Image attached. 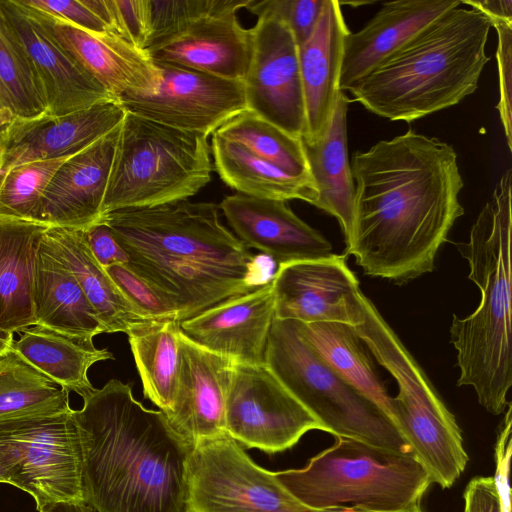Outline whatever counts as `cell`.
<instances>
[{
	"label": "cell",
	"mask_w": 512,
	"mask_h": 512,
	"mask_svg": "<svg viewBox=\"0 0 512 512\" xmlns=\"http://www.w3.org/2000/svg\"><path fill=\"white\" fill-rule=\"evenodd\" d=\"M11 349L30 365L49 377L68 393L83 398L94 391L88 378L89 368L113 359L107 349H98L93 340L82 339L34 325L24 331Z\"/></svg>",
	"instance_id": "obj_30"
},
{
	"label": "cell",
	"mask_w": 512,
	"mask_h": 512,
	"mask_svg": "<svg viewBox=\"0 0 512 512\" xmlns=\"http://www.w3.org/2000/svg\"><path fill=\"white\" fill-rule=\"evenodd\" d=\"M127 336L144 397L168 414L181 365L180 322L148 320L133 327Z\"/></svg>",
	"instance_id": "obj_33"
},
{
	"label": "cell",
	"mask_w": 512,
	"mask_h": 512,
	"mask_svg": "<svg viewBox=\"0 0 512 512\" xmlns=\"http://www.w3.org/2000/svg\"><path fill=\"white\" fill-rule=\"evenodd\" d=\"M461 4L480 11L491 23L495 21L512 23L511 0H469L461 1Z\"/></svg>",
	"instance_id": "obj_46"
},
{
	"label": "cell",
	"mask_w": 512,
	"mask_h": 512,
	"mask_svg": "<svg viewBox=\"0 0 512 512\" xmlns=\"http://www.w3.org/2000/svg\"><path fill=\"white\" fill-rule=\"evenodd\" d=\"M155 63H167L242 82L250 54L249 29L237 12L200 19L144 50Z\"/></svg>",
	"instance_id": "obj_24"
},
{
	"label": "cell",
	"mask_w": 512,
	"mask_h": 512,
	"mask_svg": "<svg viewBox=\"0 0 512 512\" xmlns=\"http://www.w3.org/2000/svg\"><path fill=\"white\" fill-rule=\"evenodd\" d=\"M491 27L480 11L455 7L346 91L390 121L410 123L452 107L478 87L490 60L486 45Z\"/></svg>",
	"instance_id": "obj_4"
},
{
	"label": "cell",
	"mask_w": 512,
	"mask_h": 512,
	"mask_svg": "<svg viewBox=\"0 0 512 512\" xmlns=\"http://www.w3.org/2000/svg\"><path fill=\"white\" fill-rule=\"evenodd\" d=\"M248 3L249 0H152V33L147 47L175 36L200 19L238 12Z\"/></svg>",
	"instance_id": "obj_39"
},
{
	"label": "cell",
	"mask_w": 512,
	"mask_h": 512,
	"mask_svg": "<svg viewBox=\"0 0 512 512\" xmlns=\"http://www.w3.org/2000/svg\"><path fill=\"white\" fill-rule=\"evenodd\" d=\"M504 413L494 448L495 474L493 477L477 476L469 481L463 494L464 512H511L512 406L509 405Z\"/></svg>",
	"instance_id": "obj_38"
},
{
	"label": "cell",
	"mask_w": 512,
	"mask_h": 512,
	"mask_svg": "<svg viewBox=\"0 0 512 512\" xmlns=\"http://www.w3.org/2000/svg\"><path fill=\"white\" fill-rule=\"evenodd\" d=\"M43 222L0 217V330L14 334L36 325L34 279Z\"/></svg>",
	"instance_id": "obj_26"
},
{
	"label": "cell",
	"mask_w": 512,
	"mask_h": 512,
	"mask_svg": "<svg viewBox=\"0 0 512 512\" xmlns=\"http://www.w3.org/2000/svg\"><path fill=\"white\" fill-rule=\"evenodd\" d=\"M511 178L507 169L472 225L469 240L455 244L481 294L476 310L465 318L453 315L450 326L460 371L457 385L471 386L493 415L506 411L512 385Z\"/></svg>",
	"instance_id": "obj_5"
},
{
	"label": "cell",
	"mask_w": 512,
	"mask_h": 512,
	"mask_svg": "<svg viewBox=\"0 0 512 512\" xmlns=\"http://www.w3.org/2000/svg\"><path fill=\"white\" fill-rule=\"evenodd\" d=\"M126 112L117 98L61 117L15 119L0 132V178L25 163L82 151L119 126Z\"/></svg>",
	"instance_id": "obj_17"
},
{
	"label": "cell",
	"mask_w": 512,
	"mask_h": 512,
	"mask_svg": "<svg viewBox=\"0 0 512 512\" xmlns=\"http://www.w3.org/2000/svg\"><path fill=\"white\" fill-rule=\"evenodd\" d=\"M350 100L341 91L324 136L305 145L312 180L317 191L315 207L335 217L345 242L353 222L355 184L348 157L347 111Z\"/></svg>",
	"instance_id": "obj_29"
},
{
	"label": "cell",
	"mask_w": 512,
	"mask_h": 512,
	"mask_svg": "<svg viewBox=\"0 0 512 512\" xmlns=\"http://www.w3.org/2000/svg\"><path fill=\"white\" fill-rule=\"evenodd\" d=\"M346 260V254L332 253L278 265L272 277L275 318L359 325L363 293Z\"/></svg>",
	"instance_id": "obj_15"
},
{
	"label": "cell",
	"mask_w": 512,
	"mask_h": 512,
	"mask_svg": "<svg viewBox=\"0 0 512 512\" xmlns=\"http://www.w3.org/2000/svg\"><path fill=\"white\" fill-rule=\"evenodd\" d=\"M19 459L13 486L35 500L36 509L56 502H85L82 452L73 409L64 414L0 427Z\"/></svg>",
	"instance_id": "obj_13"
},
{
	"label": "cell",
	"mask_w": 512,
	"mask_h": 512,
	"mask_svg": "<svg viewBox=\"0 0 512 512\" xmlns=\"http://www.w3.org/2000/svg\"><path fill=\"white\" fill-rule=\"evenodd\" d=\"M352 229L346 255L371 277L405 283L432 272L464 214V182L453 146L409 129L356 151Z\"/></svg>",
	"instance_id": "obj_1"
},
{
	"label": "cell",
	"mask_w": 512,
	"mask_h": 512,
	"mask_svg": "<svg viewBox=\"0 0 512 512\" xmlns=\"http://www.w3.org/2000/svg\"><path fill=\"white\" fill-rule=\"evenodd\" d=\"M15 120L14 114L0 92V132Z\"/></svg>",
	"instance_id": "obj_49"
},
{
	"label": "cell",
	"mask_w": 512,
	"mask_h": 512,
	"mask_svg": "<svg viewBox=\"0 0 512 512\" xmlns=\"http://www.w3.org/2000/svg\"><path fill=\"white\" fill-rule=\"evenodd\" d=\"M321 512H423L421 507H414L411 509L406 510H399V511H368V510H362V509H355V508H336V509H328Z\"/></svg>",
	"instance_id": "obj_51"
},
{
	"label": "cell",
	"mask_w": 512,
	"mask_h": 512,
	"mask_svg": "<svg viewBox=\"0 0 512 512\" xmlns=\"http://www.w3.org/2000/svg\"><path fill=\"white\" fill-rule=\"evenodd\" d=\"M274 319L271 279L181 321L180 330L196 344L234 363L262 364Z\"/></svg>",
	"instance_id": "obj_18"
},
{
	"label": "cell",
	"mask_w": 512,
	"mask_h": 512,
	"mask_svg": "<svg viewBox=\"0 0 512 512\" xmlns=\"http://www.w3.org/2000/svg\"><path fill=\"white\" fill-rule=\"evenodd\" d=\"M73 417L83 499L96 512H186L191 447L164 412L145 408L129 384L111 379Z\"/></svg>",
	"instance_id": "obj_3"
},
{
	"label": "cell",
	"mask_w": 512,
	"mask_h": 512,
	"mask_svg": "<svg viewBox=\"0 0 512 512\" xmlns=\"http://www.w3.org/2000/svg\"><path fill=\"white\" fill-rule=\"evenodd\" d=\"M44 239L68 266L107 333L127 334L148 321L123 295L105 268L93 256L84 229L50 226Z\"/></svg>",
	"instance_id": "obj_28"
},
{
	"label": "cell",
	"mask_w": 512,
	"mask_h": 512,
	"mask_svg": "<svg viewBox=\"0 0 512 512\" xmlns=\"http://www.w3.org/2000/svg\"><path fill=\"white\" fill-rule=\"evenodd\" d=\"M460 5L459 0H396L383 3L360 30L350 31L345 39L341 91H346L367 75L431 22Z\"/></svg>",
	"instance_id": "obj_23"
},
{
	"label": "cell",
	"mask_w": 512,
	"mask_h": 512,
	"mask_svg": "<svg viewBox=\"0 0 512 512\" xmlns=\"http://www.w3.org/2000/svg\"><path fill=\"white\" fill-rule=\"evenodd\" d=\"M213 166L221 180L239 194L265 199H298L315 205L317 191L313 180L286 174L259 158L244 146L212 135Z\"/></svg>",
	"instance_id": "obj_31"
},
{
	"label": "cell",
	"mask_w": 512,
	"mask_h": 512,
	"mask_svg": "<svg viewBox=\"0 0 512 512\" xmlns=\"http://www.w3.org/2000/svg\"><path fill=\"white\" fill-rule=\"evenodd\" d=\"M326 0H249L246 10L259 16L272 14L292 31L298 47L313 34Z\"/></svg>",
	"instance_id": "obj_41"
},
{
	"label": "cell",
	"mask_w": 512,
	"mask_h": 512,
	"mask_svg": "<svg viewBox=\"0 0 512 512\" xmlns=\"http://www.w3.org/2000/svg\"><path fill=\"white\" fill-rule=\"evenodd\" d=\"M13 341V334L0 330V356L10 351Z\"/></svg>",
	"instance_id": "obj_50"
},
{
	"label": "cell",
	"mask_w": 512,
	"mask_h": 512,
	"mask_svg": "<svg viewBox=\"0 0 512 512\" xmlns=\"http://www.w3.org/2000/svg\"><path fill=\"white\" fill-rule=\"evenodd\" d=\"M264 363L320 422L323 431L412 453L388 415L338 375L304 339L294 321L274 319Z\"/></svg>",
	"instance_id": "obj_8"
},
{
	"label": "cell",
	"mask_w": 512,
	"mask_h": 512,
	"mask_svg": "<svg viewBox=\"0 0 512 512\" xmlns=\"http://www.w3.org/2000/svg\"><path fill=\"white\" fill-rule=\"evenodd\" d=\"M161 82L153 94L118 97L126 111L187 132L213 135L246 110L243 83L167 63H156Z\"/></svg>",
	"instance_id": "obj_14"
},
{
	"label": "cell",
	"mask_w": 512,
	"mask_h": 512,
	"mask_svg": "<svg viewBox=\"0 0 512 512\" xmlns=\"http://www.w3.org/2000/svg\"><path fill=\"white\" fill-rule=\"evenodd\" d=\"M213 167L207 136L127 111L101 215L188 200L211 181Z\"/></svg>",
	"instance_id": "obj_7"
},
{
	"label": "cell",
	"mask_w": 512,
	"mask_h": 512,
	"mask_svg": "<svg viewBox=\"0 0 512 512\" xmlns=\"http://www.w3.org/2000/svg\"><path fill=\"white\" fill-rule=\"evenodd\" d=\"M376 360L398 385V394L392 397L393 423L432 483L450 488L469 460L454 415L402 342L385 345Z\"/></svg>",
	"instance_id": "obj_9"
},
{
	"label": "cell",
	"mask_w": 512,
	"mask_h": 512,
	"mask_svg": "<svg viewBox=\"0 0 512 512\" xmlns=\"http://www.w3.org/2000/svg\"><path fill=\"white\" fill-rule=\"evenodd\" d=\"M0 92L15 119L47 116L40 80L16 33L0 8Z\"/></svg>",
	"instance_id": "obj_36"
},
{
	"label": "cell",
	"mask_w": 512,
	"mask_h": 512,
	"mask_svg": "<svg viewBox=\"0 0 512 512\" xmlns=\"http://www.w3.org/2000/svg\"><path fill=\"white\" fill-rule=\"evenodd\" d=\"M19 469L17 453L7 435L0 430V483L14 484Z\"/></svg>",
	"instance_id": "obj_47"
},
{
	"label": "cell",
	"mask_w": 512,
	"mask_h": 512,
	"mask_svg": "<svg viewBox=\"0 0 512 512\" xmlns=\"http://www.w3.org/2000/svg\"><path fill=\"white\" fill-rule=\"evenodd\" d=\"M24 5L79 28L110 33L101 0H21ZM112 34V33H111Z\"/></svg>",
	"instance_id": "obj_43"
},
{
	"label": "cell",
	"mask_w": 512,
	"mask_h": 512,
	"mask_svg": "<svg viewBox=\"0 0 512 512\" xmlns=\"http://www.w3.org/2000/svg\"><path fill=\"white\" fill-rule=\"evenodd\" d=\"M85 235L93 256L103 268L127 264L128 256L126 252L106 224L98 222L90 226L85 229Z\"/></svg>",
	"instance_id": "obj_45"
},
{
	"label": "cell",
	"mask_w": 512,
	"mask_h": 512,
	"mask_svg": "<svg viewBox=\"0 0 512 512\" xmlns=\"http://www.w3.org/2000/svg\"><path fill=\"white\" fill-rule=\"evenodd\" d=\"M320 422L262 364L234 363L225 399V431L245 448H292Z\"/></svg>",
	"instance_id": "obj_11"
},
{
	"label": "cell",
	"mask_w": 512,
	"mask_h": 512,
	"mask_svg": "<svg viewBox=\"0 0 512 512\" xmlns=\"http://www.w3.org/2000/svg\"><path fill=\"white\" fill-rule=\"evenodd\" d=\"M274 474L297 500L317 511L411 509L420 506L432 483L412 453L346 437H335L305 467Z\"/></svg>",
	"instance_id": "obj_6"
},
{
	"label": "cell",
	"mask_w": 512,
	"mask_h": 512,
	"mask_svg": "<svg viewBox=\"0 0 512 512\" xmlns=\"http://www.w3.org/2000/svg\"><path fill=\"white\" fill-rule=\"evenodd\" d=\"M249 36V61L242 81L247 109L303 138L305 100L299 47L292 31L280 18L261 14Z\"/></svg>",
	"instance_id": "obj_12"
},
{
	"label": "cell",
	"mask_w": 512,
	"mask_h": 512,
	"mask_svg": "<svg viewBox=\"0 0 512 512\" xmlns=\"http://www.w3.org/2000/svg\"><path fill=\"white\" fill-rule=\"evenodd\" d=\"M71 410L57 383L12 350L0 356V427Z\"/></svg>",
	"instance_id": "obj_34"
},
{
	"label": "cell",
	"mask_w": 512,
	"mask_h": 512,
	"mask_svg": "<svg viewBox=\"0 0 512 512\" xmlns=\"http://www.w3.org/2000/svg\"><path fill=\"white\" fill-rule=\"evenodd\" d=\"M106 271L127 300L148 320H179L172 301L125 264L112 265Z\"/></svg>",
	"instance_id": "obj_40"
},
{
	"label": "cell",
	"mask_w": 512,
	"mask_h": 512,
	"mask_svg": "<svg viewBox=\"0 0 512 512\" xmlns=\"http://www.w3.org/2000/svg\"><path fill=\"white\" fill-rule=\"evenodd\" d=\"M340 2L326 0L311 37L299 47V64L305 100L306 145L326 133L341 92L340 74L348 29Z\"/></svg>",
	"instance_id": "obj_25"
},
{
	"label": "cell",
	"mask_w": 512,
	"mask_h": 512,
	"mask_svg": "<svg viewBox=\"0 0 512 512\" xmlns=\"http://www.w3.org/2000/svg\"><path fill=\"white\" fill-rule=\"evenodd\" d=\"M0 8L37 73L47 116L61 117L117 99L63 47L36 11L21 0H0Z\"/></svg>",
	"instance_id": "obj_16"
},
{
	"label": "cell",
	"mask_w": 512,
	"mask_h": 512,
	"mask_svg": "<svg viewBox=\"0 0 512 512\" xmlns=\"http://www.w3.org/2000/svg\"><path fill=\"white\" fill-rule=\"evenodd\" d=\"M180 351L176 394L166 417L192 448L226 434L225 399L234 362L196 344L181 330Z\"/></svg>",
	"instance_id": "obj_19"
},
{
	"label": "cell",
	"mask_w": 512,
	"mask_h": 512,
	"mask_svg": "<svg viewBox=\"0 0 512 512\" xmlns=\"http://www.w3.org/2000/svg\"><path fill=\"white\" fill-rule=\"evenodd\" d=\"M215 133L244 146L288 175L312 180L303 139L248 109L232 117Z\"/></svg>",
	"instance_id": "obj_35"
},
{
	"label": "cell",
	"mask_w": 512,
	"mask_h": 512,
	"mask_svg": "<svg viewBox=\"0 0 512 512\" xmlns=\"http://www.w3.org/2000/svg\"><path fill=\"white\" fill-rule=\"evenodd\" d=\"M120 125L59 168L42 197V222L85 230L100 221Z\"/></svg>",
	"instance_id": "obj_22"
},
{
	"label": "cell",
	"mask_w": 512,
	"mask_h": 512,
	"mask_svg": "<svg viewBox=\"0 0 512 512\" xmlns=\"http://www.w3.org/2000/svg\"><path fill=\"white\" fill-rule=\"evenodd\" d=\"M36 12L78 63L117 98L153 94L158 89L160 69L144 50L114 34L85 30Z\"/></svg>",
	"instance_id": "obj_21"
},
{
	"label": "cell",
	"mask_w": 512,
	"mask_h": 512,
	"mask_svg": "<svg viewBox=\"0 0 512 512\" xmlns=\"http://www.w3.org/2000/svg\"><path fill=\"white\" fill-rule=\"evenodd\" d=\"M497 31L496 60L499 78V102L496 106L504 129L508 149L512 150L511 79H512V23H491Z\"/></svg>",
	"instance_id": "obj_44"
},
{
	"label": "cell",
	"mask_w": 512,
	"mask_h": 512,
	"mask_svg": "<svg viewBox=\"0 0 512 512\" xmlns=\"http://www.w3.org/2000/svg\"><path fill=\"white\" fill-rule=\"evenodd\" d=\"M112 34L145 50L152 33V0H106Z\"/></svg>",
	"instance_id": "obj_42"
},
{
	"label": "cell",
	"mask_w": 512,
	"mask_h": 512,
	"mask_svg": "<svg viewBox=\"0 0 512 512\" xmlns=\"http://www.w3.org/2000/svg\"><path fill=\"white\" fill-rule=\"evenodd\" d=\"M219 206L236 237L278 265L332 254L331 243L300 219L287 201L236 193Z\"/></svg>",
	"instance_id": "obj_20"
},
{
	"label": "cell",
	"mask_w": 512,
	"mask_h": 512,
	"mask_svg": "<svg viewBox=\"0 0 512 512\" xmlns=\"http://www.w3.org/2000/svg\"><path fill=\"white\" fill-rule=\"evenodd\" d=\"M78 153L25 163L6 172L0 178V217L42 222L46 188L59 168Z\"/></svg>",
	"instance_id": "obj_37"
},
{
	"label": "cell",
	"mask_w": 512,
	"mask_h": 512,
	"mask_svg": "<svg viewBox=\"0 0 512 512\" xmlns=\"http://www.w3.org/2000/svg\"><path fill=\"white\" fill-rule=\"evenodd\" d=\"M36 325L82 339L107 333L74 274L44 239L40 244L34 279Z\"/></svg>",
	"instance_id": "obj_27"
},
{
	"label": "cell",
	"mask_w": 512,
	"mask_h": 512,
	"mask_svg": "<svg viewBox=\"0 0 512 512\" xmlns=\"http://www.w3.org/2000/svg\"><path fill=\"white\" fill-rule=\"evenodd\" d=\"M294 322L300 334L320 357L391 419L392 397L379 378L368 349L355 329L337 322Z\"/></svg>",
	"instance_id": "obj_32"
},
{
	"label": "cell",
	"mask_w": 512,
	"mask_h": 512,
	"mask_svg": "<svg viewBox=\"0 0 512 512\" xmlns=\"http://www.w3.org/2000/svg\"><path fill=\"white\" fill-rule=\"evenodd\" d=\"M186 512H321L297 500L227 433L191 448Z\"/></svg>",
	"instance_id": "obj_10"
},
{
	"label": "cell",
	"mask_w": 512,
	"mask_h": 512,
	"mask_svg": "<svg viewBox=\"0 0 512 512\" xmlns=\"http://www.w3.org/2000/svg\"><path fill=\"white\" fill-rule=\"evenodd\" d=\"M128 256L125 264L174 303L180 322L254 290L274 275V261L254 255L220 220L214 202L182 200L105 214Z\"/></svg>",
	"instance_id": "obj_2"
},
{
	"label": "cell",
	"mask_w": 512,
	"mask_h": 512,
	"mask_svg": "<svg viewBox=\"0 0 512 512\" xmlns=\"http://www.w3.org/2000/svg\"><path fill=\"white\" fill-rule=\"evenodd\" d=\"M38 512H96L86 502H56L46 505Z\"/></svg>",
	"instance_id": "obj_48"
}]
</instances>
